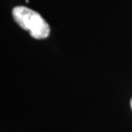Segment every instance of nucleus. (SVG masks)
<instances>
[{
  "instance_id": "1",
  "label": "nucleus",
  "mask_w": 132,
  "mask_h": 132,
  "mask_svg": "<svg viewBox=\"0 0 132 132\" xmlns=\"http://www.w3.org/2000/svg\"><path fill=\"white\" fill-rule=\"evenodd\" d=\"M13 19L34 39H43L49 36L50 26L38 12L25 6H15L12 10Z\"/></svg>"
},
{
  "instance_id": "2",
  "label": "nucleus",
  "mask_w": 132,
  "mask_h": 132,
  "mask_svg": "<svg viewBox=\"0 0 132 132\" xmlns=\"http://www.w3.org/2000/svg\"><path fill=\"white\" fill-rule=\"evenodd\" d=\"M130 106H131V109H132V99L130 100Z\"/></svg>"
}]
</instances>
